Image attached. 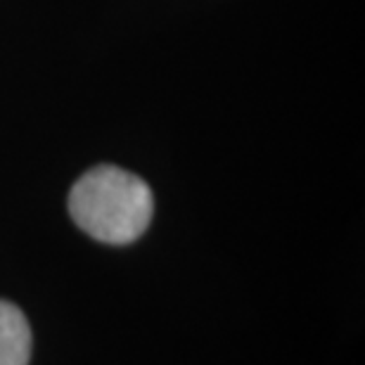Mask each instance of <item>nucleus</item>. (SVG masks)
<instances>
[{"instance_id":"nucleus-1","label":"nucleus","mask_w":365,"mask_h":365,"mask_svg":"<svg viewBox=\"0 0 365 365\" xmlns=\"http://www.w3.org/2000/svg\"><path fill=\"white\" fill-rule=\"evenodd\" d=\"M69 214L81 230L107 245H128L152 221L148 182L116 166H98L71 187Z\"/></svg>"},{"instance_id":"nucleus-2","label":"nucleus","mask_w":365,"mask_h":365,"mask_svg":"<svg viewBox=\"0 0 365 365\" xmlns=\"http://www.w3.org/2000/svg\"><path fill=\"white\" fill-rule=\"evenodd\" d=\"M31 330L14 304L0 302V365H29Z\"/></svg>"}]
</instances>
